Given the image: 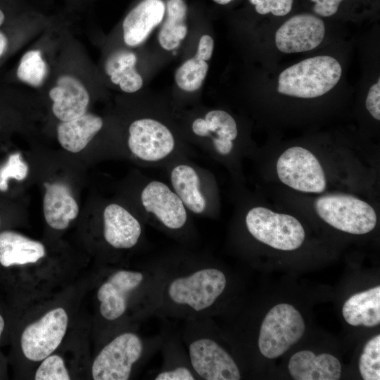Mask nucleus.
<instances>
[{"label": "nucleus", "mask_w": 380, "mask_h": 380, "mask_svg": "<svg viewBox=\"0 0 380 380\" xmlns=\"http://www.w3.org/2000/svg\"><path fill=\"white\" fill-rule=\"evenodd\" d=\"M215 3L220 5H225L231 2L232 0H213Z\"/></svg>", "instance_id": "38"}, {"label": "nucleus", "mask_w": 380, "mask_h": 380, "mask_svg": "<svg viewBox=\"0 0 380 380\" xmlns=\"http://www.w3.org/2000/svg\"><path fill=\"white\" fill-rule=\"evenodd\" d=\"M165 4L163 0H142L125 16L122 23L125 44L135 46L143 43L163 20Z\"/></svg>", "instance_id": "18"}, {"label": "nucleus", "mask_w": 380, "mask_h": 380, "mask_svg": "<svg viewBox=\"0 0 380 380\" xmlns=\"http://www.w3.org/2000/svg\"><path fill=\"white\" fill-rule=\"evenodd\" d=\"M44 245L19 233H0V263L4 267L37 262L45 255Z\"/></svg>", "instance_id": "22"}, {"label": "nucleus", "mask_w": 380, "mask_h": 380, "mask_svg": "<svg viewBox=\"0 0 380 380\" xmlns=\"http://www.w3.org/2000/svg\"><path fill=\"white\" fill-rule=\"evenodd\" d=\"M36 380H69V373L61 357L49 355L44 358L36 371Z\"/></svg>", "instance_id": "30"}, {"label": "nucleus", "mask_w": 380, "mask_h": 380, "mask_svg": "<svg viewBox=\"0 0 380 380\" xmlns=\"http://www.w3.org/2000/svg\"><path fill=\"white\" fill-rule=\"evenodd\" d=\"M340 63L333 57L318 56L305 59L281 72L277 90L280 94L312 99L329 91L339 81Z\"/></svg>", "instance_id": "4"}, {"label": "nucleus", "mask_w": 380, "mask_h": 380, "mask_svg": "<svg viewBox=\"0 0 380 380\" xmlns=\"http://www.w3.org/2000/svg\"><path fill=\"white\" fill-rule=\"evenodd\" d=\"M325 34L324 23L308 13L293 16L277 30L275 44L286 53L305 52L317 47Z\"/></svg>", "instance_id": "14"}, {"label": "nucleus", "mask_w": 380, "mask_h": 380, "mask_svg": "<svg viewBox=\"0 0 380 380\" xmlns=\"http://www.w3.org/2000/svg\"><path fill=\"white\" fill-rule=\"evenodd\" d=\"M189 140L218 160L226 161L236 151L239 129L235 119L220 109L208 110L189 124Z\"/></svg>", "instance_id": "5"}, {"label": "nucleus", "mask_w": 380, "mask_h": 380, "mask_svg": "<svg viewBox=\"0 0 380 380\" xmlns=\"http://www.w3.org/2000/svg\"><path fill=\"white\" fill-rule=\"evenodd\" d=\"M49 95L53 101V113L61 122L73 120L87 113L89 93L83 84L72 76L59 77Z\"/></svg>", "instance_id": "17"}, {"label": "nucleus", "mask_w": 380, "mask_h": 380, "mask_svg": "<svg viewBox=\"0 0 380 380\" xmlns=\"http://www.w3.org/2000/svg\"><path fill=\"white\" fill-rule=\"evenodd\" d=\"M103 126V120L101 117L85 113L77 118L58 124V142L68 151L78 153L87 146Z\"/></svg>", "instance_id": "21"}, {"label": "nucleus", "mask_w": 380, "mask_h": 380, "mask_svg": "<svg viewBox=\"0 0 380 380\" xmlns=\"http://www.w3.org/2000/svg\"><path fill=\"white\" fill-rule=\"evenodd\" d=\"M366 108L370 115L376 120H380V82L373 84L366 99Z\"/></svg>", "instance_id": "32"}, {"label": "nucleus", "mask_w": 380, "mask_h": 380, "mask_svg": "<svg viewBox=\"0 0 380 380\" xmlns=\"http://www.w3.org/2000/svg\"><path fill=\"white\" fill-rule=\"evenodd\" d=\"M68 317L62 308L53 309L23 331L20 344L24 355L32 361H41L61 344L66 332Z\"/></svg>", "instance_id": "12"}, {"label": "nucleus", "mask_w": 380, "mask_h": 380, "mask_svg": "<svg viewBox=\"0 0 380 380\" xmlns=\"http://www.w3.org/2000/svg\"><path fill=\"white\" fill-rule=\"evenodd\" d=\"M47 72L46 63L39 50H30L25 53L17 68L18 79L35 87L43 84Z\"/></svg>", "instance_id": "27"}, {"label": "nucleus", "mask_w": 380, "mask_h": 380, "mask_svg": "<svg viewBox=\"0 0 380 380\" xmlns=\"http://www.w3.org/2000/svg\"><path fill=\"white\" fill-rule=\"evenodd\" d=\"M245 224L254 239L278 250H296L305 239L304 228L296 217L262 206L247 210Z\"/></svg>", "instance_id": "7"}, {"label": "nucleus", "mask_w": 380, "mask_h": 380, "mask_svg": "<svg viewBox=\"0 0 380 380\" xmlns=\"http://www.w3.org/2000/svg\"><path fill=\"white\" fill-rule=\"evenodd\" d=\"M8 46V39L6 36L0 32V57L4 53Z\"/></svg>", "instance_id": "36"}, {"label": "nucleus", "mask_w": 380, "mask_h": 380, "mask_svg": "<svg viewBox=\"0 0 380 380\" xmlns=\"http://www.w3.org/2000/svg\"><path fill=\"white\" fill-rule=\"evenodd\" d=\"M314 208L325 222L340 231L352 234H365L372 231L377 222L374 208L366 201L345 194L320 196Z\"/></svg>", "instance_id": "6"}, {"label": "nucleus", "mask_w": 380, "mask_h": 380, "mask_svg": "<svg viewBox=\"0 0 380 380\" xmlns=\"http://www.w3.org/2000/svg\"><path fill=\"white\" fill-rule=\"evenodd\" d=\"M43 211L46 223L53 229H65L79 213L78 205L69 188L60 182L46 183Z\"/></svg>", "instance_id": "20"}, {"label": "nucleus", "mask_w": 380, "mask_h": 380, "mask_svg": "<svg viewBox=\"0 0 380 380\" xmlns=\"http://www.w3.org/2000/svg\"><path fill=\"white\" fill-rule=\"evenodd\" d=\"M359 369L365 380L380 379V335L369 339L360 357Z\"/></svg>", "instance_id": "28"}, {"label": "nucleus", "mask_w": 380, "mask_h": 380, "mask_svg": "<svg viewBox=\"0 0 380 380\" xmlns=\"http://www.w3.org/2000/svg\"><path fill=\"white\" fill-rule=\"evenodd\" d=\"M127 147L133 158L149 167H163L190 154L187 143L164 120L152 116L139 118L129 124Z\"/></svg>", "instance_id": "1"}, {"label": "nucleus", "mask_w": 380, "mask_h": 380, "mask_svg": "<svg viewBox=\"0 0 380 380\" xmlns=\"http://www.w3.org/2000/svg\"><path fill=\"white\" fill-rule=\"evenodd\" d=\"M137 203L150 224L173 234L186 233L191 227V213L168 183L143 177Z\"/></svg>", "instance_id": "3"}, {"label": "nucleus", "mask_w": 380, "mask_h": 380, "mask_svg": "<svg viewBox=\"0 0 380 380\" xmlns=\"http://www.w3.org/2000/svg\"><path fill=\"white\" fill-rule=\"evenodd\" d=\"M103 236L117 249H129L139 242L142 234L141 223L125 206L112 203L103 211Z\"/></svg>", "instance_id": "16"}, {"label": "nucleus", "mask_w": 380, "mask_h": 380, "mask_svg": "<svg viewBox=\"0 0 380 380\" xmlns=\"http://www.w3.org/2000/svg\"><path fill=\"white\" fill-rule=\"evenodd\" d=\"M276 170L279 180L294 190L320 194L326 189V177L319 161L305 148L286 149L279 157Z\"/></svg>", "instance_id": "10"}, {"label": "nucleus", "mask_w": 380, "mask_h": 380, "mask_svg": "<svg viewBox=\"0 0 380 380\" xmlns=\"http://www.w3.org/2000/svg\"><path fill=\"white\" fill-rule=\"evenodd\" d=\"M342 314L352 326L372 327L380 323V286L350 296L343 304Z\"/></svg>", "instance_id": "23"}, {"label": "nucleus", "mask_w": 380, "mask_h": 380, "mask_svg": "<svg viewBox=\"0 0 380 380\" xmlns=\"http://www.w3.org/2000/svg\"><path fill=\"white\" fill-rule=\"evenodd\" d=\"M143 351L141 338L126 332L116 336L96 357L91 367L94 380H127Z\"/></svg>", "instance_id": "11"}, {"label": "nucleus", "mask_w": 380, "mask_h": 380, "mask_svg": "<svg viewBox=\"0 0 380 380\" xmlns=\"http://www.w3.org/2000/svg\"><path fill=\"white\" fill-rule=\"evenodd\" d=\"M255 6V11L261 15L272 13L276 16L288 14L292 8L293 0H249Z\"/></svg>", "instance_id": "31"}, {"label": "nucleus", "mask_w": 380, "mask_h": 380, "mask_svg": "<svg viewBox=\"0 0 380 380\" xmlns=\"http://www.w3.org/2000/svg\"><path fill=\"white\" fill-rule=\"evenodd\" d=\"M28 166L20 153L11 154L0 168V191H6L8 189V182L10 179L18 181L25 179L28 175Z\"/></svg>", "instance_id": "29"}, {"label": "nucleus", "mask_w": 380, "mask_h": 380, "mask_svg": "<svg viewBox=\"0 0 380 380\" xmlns=\"http://www.w3.org/2000/svg\"><path fill=\"white\" fill-rule=\"evenodd\" d=\"M156 380H194L192 372L185 367H177L159 373Z\"/></svg>", "instance_id": "33"}, {"label": "nucleus", "mask_w": 380, "mask_h": 380, "mask_svg": "<svg viewBox=\"0 0 380 380\" xmlns=\"http://www.w3.org/2000/svg\"><path fill=\"white\" fill-rule=\"evenodd\" d=\"M214 48V41L213 38L208 34L201 37L196 57L207 61L210 59Z\"/></svg>", "instance_id": "35"}, {"label": "nucleus", "mask_w": 380, "mask_h": 380, "mask_svg": "<svg viewBox=\"0 0 380 380\" xmlns=\"http://www.w3.org/2000/svg\"><path fill=\"white\" fill-rule=\"evenodd\" d=\"M304 331L305 322L300 313L290 304H278L262 321L258 338L259 350L267 358H277L296 343Z\"/></svg>", "instance_id": "8"}, {"label": "nucleus", "mask_w": 380, "mask_h": 380, "mask_svg": "<svg viewBox=\"0 0 380 380\" xmlns=\"http://www.w3.org/2000/svg\"><path fill=\"white\" fill-rule=\"evenodd\" d=\"M289 370L296 380H337L341 374L339 360L331 354L315 355L301 350L293 355Z\"/></svg>", "instance_id": "19"}, {"label": "nucleus", "mask_w": 380, "mask_h": 380, "mask_svg": "<svg viewBox=\"0 0 380 380\" xmlns=\"http://www.w3.org/2000/svg\"><path fill=\"white\" fill-rule=\"evenodd\" d=\"M5 20V15L3 11L0 9V26L4 23Z\"/></svg>", "instance_id": "39"}, {"label": "nucleus", "mask_w": 380, "mask_h": 380, "mask_svg": "<svg viewBox=\"0 0 380 380\" xmlns=\"http://www.w3.org/2000/svg\"><path fill=\"white\" fill-rule=\"evenodd\" d=\"M208 65L196 56L186 61L176 70L175 80L177 87L187 92L198 90L206 77Z\"/></svg>", "instance_id": "26"}, {"label": "nucleus", "mask_w": 380, "mask_h": 380, "mask_svg": "<svg viewBox=\"0 0 380 380\" xmlns=\"http://www.w3.org/2000/svg\"><path fill=\"white\" fill-rule=\"evenodd\" d=\"M167 18L158 34L160 45L165 50L177 48L187 34L184 23L187 6L184 0H167L165 4Z\"/></svg>", "instance_id": "25"}, {"label": "nucleus", "mask_w": 380, "mask_h": 380, "mask_svg": "<svg viewBox=\"0 0 380 380\" xmlns=\"http://www.w3.org/2000/svg\"><path fill=\"white\" fill-rule=\"evenodd\" d=\"M315 3L314 11L323 17L334 15L343 0H311Z\"/></svg>", "instance_id": "34"}, {"label": "nucleus", "mask_w": 380, "mask_h": 380, "mask_svg": "<svg viewBox=\"0 0 380 380\" xmlns=\"http://www.w3.org/2000/svg\"><path fill=\"white\" fill-rule=\"evenodd\" d=\"M191 364L196 373L205 380H239L241 374L230 355L216 341L201 338L189 346Z\"/></svg>", "instance_id": "13"}, {"label": "nucleus", "mask_w": 380, "mask_h": 380, "mask_svg": "<svg viewBox=\"0 0 380 380\" xmlns=\"http://www.w3.org/2000/svg\"><path fill=\"white\" fill-rule=\"evenodd\" d=\"M226 285L227 279L221 270L204 267L172 279L167 293L169 299L175 304L201 312L208 309L216 302Z\"/></svg>", "instance_id": "9"}, {"label": "nucleus", "mask_w": 380, "mask_h": 380, "mask_svg": "<svg viewBox=\"0 0 380 380\" xmlns=\"http://www.w3.org/2000/svg\"><path fill=\"white\" fill-rule=\"evenodd\" d=\"M143 280L140 272L119 270L113 274L97 292L101 315L108 320L120 317L126 311L130 293Z\"/></svg>", "instance_id": "15"}, {"label": "nucleus", "mask_w": 380, "mask_h": 380, "mask_svg": "<svg viewBox=\"0 0 380 380\" xmlns=\"http://www.w3.org/2000/svg\"><path fill=\"white\" fill-rule=\"evenodd\" d=\"M136 55L129 51L120 50L111 54L105 64V71L111 82L125 92L134 93L143 85V79L135 69Z\"/></svg>", "instance_id": "24"}, {"label": "nucleus", "mask_w": 380, "mask_h": 380, "mask_svg": "<svg viewBox=\"0 0 380 380\" xmlns=\"http://www.w3.org/2000/svg\"><path fill=\"white\" fill-rule=\"evenodd\" d=\"M163 168L169 185L191 214L208 217L217 213V184L208 169L195 163L189 156L177 158Z\"/></svg>", "instance_id": "2"}, {"label": "nucleus", "mask_w": 380, "mask_h": 380, "mask_svg": "<svg viewBox=\"0 0 380 380\" xmlns=\"http://www.w3.org/2000/svg\"><path fill=\"white\" fill-rule=\"evenodd\" d=\"M4 328V320L0 315V338Z\"/></svg>", "instance_id": "37"}]
</instances>
